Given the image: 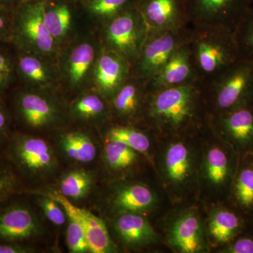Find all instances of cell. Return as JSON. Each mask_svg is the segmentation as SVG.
I'll list each match as a JSON object with an SVG mask.
<instances>
[{
	"instance_id": "cell-1",
	"label": "cell",
	"mask_w": 253,
	"mask_h": 253,
	"mask_svg": "<svg viewBox=\"0 0 253 253\" xmlns=\"http://www.w3.org/2000/svg\"><path fill=\"white\" fill-rule=\"evenodd\" d=\"M208 120L202 84L196 82L149 93L142 126L166 137L197 132Z\"/></svg>"
},
{
	"instance_id": "cell-2",
	"label": "cell",
	"mask_w": 253,
	"mask_h": 253,
	"mask_svg": "<svg viewBox=\"0 0 253 253\" xmlns=\"http://www.w3.org/2000/svg\"><path fill=\"white\" fill-rule=\"evenodd\" d=\"M198 81L207 84L241 59L234 31L212 26H191L188 39Z\"/></svg>"
},
{
	"instance_id": "cell-3",
	"label": "cell",
	"mask_w": 253,
	"mask_h": 253,
	"mask_svg": "<svg viewBox=\"0 0 253 253\" xmlns=\"http://www.w3.org/2000/svg\"><path fill=\"white\" fill-rule=\"evenodd\" d=\"M101 49L97 29L88 27L59 50L56 63L63 95H71L73 99L90 89L95 65Z\"/></svg>"
},
{
	"instance_id": "cell-4",
	"label": "cell",
	"mask_w": 253,
	"mask_h": 253,
	"mask_svg": "<svg viewBox=\"0 0 253 253\" xmlns=\"http://www.w3.org/2000/svg\"><path fill=\"white\" fill-rule=\"evenodd\" d=\"M192 134L166 136L167 143L158 156V171L163 184L175 197L189 194L199 183L201 157L189 143Z\"/></svg>"
},
{
	"instance_id": "cell-5",
	"label": "cell",
	"mask_w": 253,
	"mask_h": 253,
	"mask_svg": "<svg viewBox=\"0 0 253 253\" xmlns=\"http://www.w3.org/2000/svg\"><path fill=\"white\" fill-rule=\"evenodd\" d=\"M202 86L209 117L229 112L253 99V61L239 59Z\"/></svg>"
},
{
	"instance_id": "cell-6",
	"label": "cell",
	"mask_w": 253,
	"mask_h": 253,
	"mask_svg": "<svg viewBox=\"0 0 253 253\" xmlns=\"http://www.w3.org/2000/svg\"><path fill=\"white\" fill-rule=\"evenodd\" d=\"M10 43L15 49L56 61L59 49L44 22V3L23 0L14 8Z\"/></svg>"
},
{
	"instance_id": "cell-7",
	"label": "cell",
	"mask_w": 253,
	"mask_h": 253,
	"mask_svg": "<svg viewBox=\"0 0 253 253\" xmlns=\"http://www.w3.org/2000/svg\"><path fill=\"white\" fill-rule=\"evenodd\" d=\"M14 104L20 120L33 130L54 129L68 119V104L59 91L21 86L15 95Z\"/></svg>"
},
{
	"instance_id": "cell-8",
	"label": "cell",
	"mask_w": 253,
	"mask_h": 253,
	"mask_svg": "<svg viewBox=\"0 0 253 253\" xmlns=\"http://www.w3.org/2000/svg\"><path fill=\"white\" fill-rule=\"evenodd\" d=\"M97 31L102 48L121 55L131 65L149 36V29L136 6L109 20Z\"/></svg>"
},
{
	"instance_id": "cell-9",
	"label": "cell",
	"mask_w": 253,
	"mask_h": 253,
	"mask_svg": "<svg viewBox=\"0 0 253 253\" xmlns=\"http://www.w3.org/2000/svg\"><path fill=\"white\" fill-rule=\"evenodd\" d=\"M189 27L149 33L140 54L131 66V77L148 83L189 39Z\"/></svg>"
},
{
	"instance_id": "cell-10",
	"label": "cell",
	"mask_w": 253,
	"mask_h": 253,
	"mask_svg": "<svg viewBox=\"0 0 253 253\" xmlns=\"http://www.w3.org/2000/svg\"><path fill=\"white\" fill-rule=\"evenodd\" d=\"M217 142L208 146L201 156L199 183L229 199L240 155L218 136Z\"/></svg>"
},
{
	"instance_id": "cell-11",
	"label": "cell",
	"mask_w": 253,
	"mask_h": 253,
	"mask_svg": "<svg viewBox=\"0 0 253 253\" xmlns=\"http://www.w3.org/2000/svg\"><path fill=\"white\" fill-rule=\"evenodd\" d=\"M10 154L16 166L32 178L50 177L59 168L52 146L40 136L18 134L11 144Z\"/></svg>"
},
{
	"instance_id": "cell-12",
	"label": "cell",
	"mask_w": 253,
	"mask_h": 253,
	"mask_svg": "<svg viewBox=\"0 0 253 253\" xmlns=\"http://www.w3.org/2000/svg\"><path fill=\"white\" fill-rule=\"evenodd\" d=\"M191 26H219L234 31L253 0H184Z\"/></svg>"
},
{
	"instance_id": "cell-13",
	"label": "cell",
	"mask_w": 253,
	"mask_h": 253,
	"mask_svg": "<svg viewBox=\"0 0 253 253\" xmlns=\"http://www.w3.org/2000/svg\"><path fill=\"white\" fill-rule=\"evenodd\" d=\"M213 132L241 155L253 154V99L219 116L209 117Z\"/></svg>"
},
{
	"instance_id": "cell-14",
	"label": "cell",
	"mask_w": 253,
	"mask_h": 253,
	"mask_svg": "<svg viewBox=\"0 0 253 253\" xmlns=\"http://www.w3.org/2000/svg\"><path fill=\"white\" fill-rule=\"evenodd\" d=\"M46 28L59 50L86 27L81 4L77 0H50L44 3Z\"/></svg>"
},
{
	"instance_id": "cell-15",
	"label": "cell",
	"mask_w": 253,
	"mask_h": 253,
	"mask_svg": "<svg viewBox=\"0 0 253 253\" xmlns=\"http://www.w3.org/2000/svg\"><path fill=\"white\" fill-rule=\"evenodd\" d=\"M14 51L17 81L22 87L61 91L55 60L15 48Z\"/></svg>"
},
{
	"instance_id": "cell-16",
	"label": "cell",
	"mask_w": 253,
	"mask_h": 253,
	"mask_svg": "<svg viewBox=\"0 0 253 253\" xmlns=\"http://www.w3.org/2000/svg\"><path fill=\"white\" fill-rule=\"evenodd\" d=\"M148 95L147 83L130 76L109 100L111 123L142 126Z\"/></svg>"
},
{
	"instance_id": "cell-17",
	"label": "cell",
	"mask_w": 253,
	"mask_h": 253,
	"mask_svg": "<svg viewBox=\"0 0 253 253\" xmlns=\"http://www.w3.org/2000/svg\"><path fill=\"white\" fill-rule=\"evenodd\" d=\"M136 7L144 18L149 34L191 26L184 0H139Z\"/></svg>"
},
{
	"instance_id": "cell-18",
	"label": "cell",
	"mask_w": 253,
	"mask_h": 253,
	"mask_svg": "<svg viewBox=\"0 0 253 253\" xmlns=\"http://www.w3.org/2000/svg\"><path fill=\"white\" fill-rule=\"evenodd\" d=\"M131 66L123 56L102 48L95 65L91 88L109 100L130 78Z\"/></svg>"
},
{
	"instance_id": "cell-19",
	"label": "cell",
	"mask_w": 253,
	"mask_h": 253,
	"mask_svg": "<svg viewBox=\"0 0 253 253\" xmlns=\"http://www.w3.org/2000/svg\"><path fill=\"white\" fill-rule=\"evenodd\" d=\"M168 244L178 252H207L208 244L202 221L196 211H184L173 221L168 232Z\"/></svg>"
},
{
	"instance_id": "cell-20",
	"label": "cell",
	"mask_w": 253,
	"mask_h": 253,
	"mask_svg": "<svg viewBox=\"0 0 253 253\" xmlns=\"http://www.w3.org/2000/svg\"><path fill=\"white\" fill-rule=\"evenodd\" d=\"M197 75L188 41L176 50L167 63L147 83L149 93L196 83Z\"/></svg>"
},
{
	"instance_id": "cell-21",
	"label": "cell",
	"mask_w": 253,
	"mask_h": 253,
	"mask_svg": "<svg viewBox=\"0 0 253 253\" xmlns=\"http://www.w3.org/2000/svg\"><path fill=\"white\" fill-rule=\"evenodd\" d=\"M46 196L61 204L67 215L72 216L81 223L85 231L89 249L92 253H111L118 251L117 246L111 239L104 221L93 213L78 208L59 192L49 193Z\"/></svg>"
},
{
	"instance_id": "cell-22",
	"label": "cell",
	"mask_w": 253,
	"mask_h": 253,
	"mask_svg": "<svg viewBox=\"0 0 253 253\" xmlns=\"http://www.w3.org/2000/svg\"><path fill=\"white\" fill-rule=\"evenodd\" d=\"M67 109L68 119L76 122L104 126L112 121L109 100L92 88L71 99Z\"/></svg>"
},
{
	"instance_id": "cell-23",
	"label": "cell",
	"mask_w": 253,
	"mask_h": 253,
	"mask_svg": "<svg viewBox=\"0 0 253 253\" xmlns=\"http://www.w3.org/2000/svg\"><path fill=\"white\" fill-rule=\"evenodd\" d=\"M113 229L128 249H141L158 242V235L144 214L124 212L117 214Z\"/></svg>"
},
{
	"instance_id": "cell-24",
	"label": "cell",
	"mask_w": 253,
	"mask_h": 253,
	"mask_svg": "<svg viewBox=\"0 0 253 253\" xmlns=\"http://www.w3.org/2000/svg\"><path fill=\"white\" fill-rule=\"evenodd\" d=\"M38 217L30 208L14 206L0 212V239L9 243L31 239L41 234Z\"/></svg>"
},
{
	"instance_id": "cell-25",
	"label": "cell",
	"mask_w": 253,
	"mask_h": 253,
	"mask_svg": "<svg viewBox=\"0 0 253 253\" xmlns=\"http://www.w3.org/2000/svg\"><path fill=\"white\" fill-rule=\"evenodd\" d=\"M158 198L149 186L141 183H126L118 186L110 198V207L116 214L124 212L141 214L151 212Z\"/></svg>"
},
{
	"instance_id": "cell-26",
	"label": "cell",
	"mask_w": 253,
	"mask_h": 253,
	"mask_svg": "<svg viewBox=\"0 0 253 253\" xmlns=\"http://www.w3.org/2000/svg\"><path fill=\"white\" fill-rule=\"evenodd\" d=\"M228 199L245 217L253 219V154L240 156Z\"/></svg>"
},
{
	"instance_id": "cell-27",
	"label": "cell",
	"mask_w": 253,
	"mask_h": 253,
	"mask_svg": "<svg viewBox=\"0 0 253 253\" xmlns=\"http://www.w3.org/2000/svg\"><path fill=\"white\" fill-rule=\"evenodd\" d=\"M247 222L249 219L234 207L218 208L211 213L208 231L216 244L224 246L246 231Z\"/></svg>"
},
{
	"instance_id": "cell-28",
	"label": "cell",
	"mask_w": 253,
	"mask_h": 253,
	"mask_svg": "<svg viewBox=\"0 0 253 253\" xmlns=\"http://www.w3.org/2000/svg\"><path fill=\"white\" fill-rule=\"evenodd\" d=\"M58 148L65 158L81 164H88L97 156V147L89 133L79 129L61 131L57 139Z\"/></svg>"
},
{
	"instance_id": "cell-29",
	"label": "cell",
	"mask_w": 253,
	"mask_h": 253,
	"mask_svg": "<svg viewBox=\"0 0 253 253\" xmlns=\"http://www.w3.org/2000/svg\"><path fill=\"white\" fill-rule=\"evenodd\" d=\"M139 0H86L80 2L89 27L98 29L109 20L136 7Z\"/></svg>"
},
{
	"instance_id": "cell-30",
	"label": "cell",
	"mask_w": 253,
	"mask_h": 253,
	"mask_svg": "<svg viewBox=\"0 0 253 253\" xmlns=\"http://www.w3.org/2000/svg\"><path fill=\"white\" fill-rule=\"evenodd\" d=\"M140 153L121 141L106 140L103 158L106 169L116 175H123L135 169Z\"/></svg>"
},
{
	"instance_id": "cell-31",
	"label": "cell",
	"mask_w": 253,
	"mask_h": 253,
	"mask_svg": "<svg viewBox=\"0 0 253 253\" xmlns=\"http://www.w3.org/2000/svg\"><path fill=\"white\" fill-rule=\"evenodd\" d=\"M107 126L106 140L121 141L141 154L149 156L152 142L149 132L151 129L114 123H110Z\"/></svg>"
},
{
	"instance_id": "cell-32",
	"label": "cell",
	"mask_w": 253,
	"mask_h": 253,
	"mask_svg": "<svg viewBox=\"0 0 253 253\" xmlns=\"http://www.w3.org/2000/svg\"><path fill=\"white\" fill-rule=\"evenodd\" d=\"M94 176L84 169H76L65 174L59 182V194L71 201L84 199L94 186Z\"/></svg>"
},
{
	"instance_id": "cell-33",
	"label": "cell",
	"mask_w": 253,
	"mask_h": 253,
	"mask_svg": "<svg viewBox=\"0 0 253 253\" xmlns=\"http://www.w3.org/2000/svg\"><path fill=\"white\" fill-rule=\"evenodd\" d=\"M9 44L0 43V96L17 81L14 48L13 46V50L10 49L7 47Z\"/></svg>"
},
{
	"instance_id": "cell-34",
	"label": "cell",
	"mask_w": 253,
	"mask_h": 253,
	"mask_svg": "<svg viewBox=\"0 0 253 253\" xmlns=\"http://www.w3.org/2000/svg\"><path fill=\"white\" fill-rule=\"evenodd\" d=\"M241 59L253 61V6L234 31Z\"/></svg>"
},
{
	"instance_id": "cell-35",
	"label": "cell",
	"mask_w": 253,
	"mask_h": 253,
	"mask_svg": "<svg viewBox=\"0 0 253 253\" xmlns=\"http://www.w3.org/2000/svg\"><path fill=\"white\" fill-rule=\"evenodd\" d=\"M68 228L66 242L70 252L73 253H91L85 231L81 223L72 216L67 215Z\"/></svg>"
},
{
	"instance_id": "cell-36",
	"label": "cell",
	"mask_w": 253,
	"mask_h": 253,
	"mask_svg": "<svg viewBox=\"0 0 253 253\" xmlns=\"http://www.w3.org/2000/svg\"><path fill=\"white\" fill-rule=\"evenodd\" d=\"M40 206L50 222L56 226H62L67 220L66 211L56 200L45 196L38 199Z\"/></svg>"
},
{
	"instance_id": "cell-37",
	"label": "cell",
	"mask_w": 253,
	"mask_h": 253,
	"mask_svg": "<svg viewBox=\"0 0 253 253\" xmlns=\"http://www.w3.org/2000/svg\"><path fill=\"white\" fill-rule=\"evenodd\" d=\"M18 181L9 167L0 163V204L16 193Z\"/></svg>"
},
{
	"instance_id": "cell-38",
	"label": "cell",
	"mask_w": 253,
	"mask_h": 253,
	"mask_svg": "<svg viewBox=\"0 0 253 253\" xmlns=\"http://www.w3.org/2000/svg\"><path fill=\"white\" fill-rule=\"evenodd\" d=\"M244 234V233H243ZM236 237L221 250L226 253H253V235L244 234Z\"/></svg>"
},
{
	"instance_id": "cell-39",
	"label": "cell",
	"mask_w": 253,
	"mask_h": 253,
	"mask_svg": "<svg viewBox=\"0 0 253 253\" xmlns=\"http://www.w3.org/2000/svg\"><path fill=\"white\" fill-rule=\"evenodd\" d=\"M13 16L14 9L0 6V43L11 41Z\"/></svg>"
},
{
	"instance_id": "cell-40",
	"label": "cell",
	"mask_w": 253,
	"mask_h": 253,
	"mask_svg": "<svg viewBox=\"0 0 253 253\" xmlns=\"http://www.w3.org/2000/svg\"><path fill=\"white\" fill-rule=\"evenodd\" d=\"M35 252V249L30 246L10 243L0 244V253H30Z\"/></svg>"
},
{
	"instance_id": "cell-41",
	"label": "cell",
	"mask_w": 253,
	"mask_h": 253,
	"mask_svg": "<svg viewBox=\"0 0 253 253\" xmlns=\"http://www.w3.org/2000/svg\"><path fill=\"white\" fill-rule=\"evenodd\" d=\"M10 125L9 113L2 104H0V139L7 132Z\"/></svg>"
},
{
	"instance_id": "cell-42",
	"label": "cell",
	"mask_w": 253,
	"mask_h": 253,
	"mask_svg": "<svg viewBox=\"0 0 253 253\" xmlns=\"http://www.w3.org/2000/svg\"><path fill=\"white\" fill-rule=\"evenodd\" d=\"M23 1V0H0V6L14 9Z\"/></svg>"
},
{
	"instance_id": "cell-43",
	"label": "cell",
	"mask_w": 253,
	"mask_h": 253,
	"mask_svg": "<svg viewBox=\"0 0 253 253\" xmlns=\"http://www.w3.org/2000/svg\"><path fill=\"white\" fill-rule=\"evenodd\" d=\"M33 1H40V2H46V1H50V0H33Z\"/></svg>"
},
{
	"instance_id": "cell-44",
	"label": "cell",
	"mask_w": 253,
	"mask_h": 253,
	"mask_svg": "<svg viewBox=\"0 0 253 253\" xmlns=\"http://www.w3.org/2000/svg\"><path fill=\"white\" fill-rule=\"evenodd\" d=\"M77 1H78V2H83V1H86V0H77Z\"/></svg>"
}]
</instances>
